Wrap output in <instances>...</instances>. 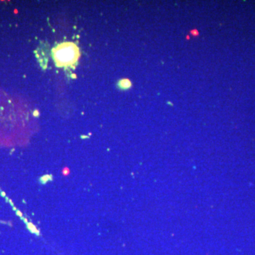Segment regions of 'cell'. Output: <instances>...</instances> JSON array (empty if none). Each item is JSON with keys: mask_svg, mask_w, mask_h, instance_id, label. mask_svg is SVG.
Here are the masks:
<instances>
[{"mask_svg": "<svg viewBox=\"0 0 255 255\" xmlns=\"http://www.w3.org/2000/svg\"><path fill=\"white\" fill-rule=\"evenodd\" d=\"M53 53L58 67H68L74 65L80 56L78 48L72 43L59 45L54 48Z\"/></svg>", "mask_w": 255, "mask_h": 255, "instance_id": "6da1fadb", "label": "cell"}, {"mask_svg": "<svg viewBox=\"0 0 255 255\" xmlns=\"http://www.w3.org/2000/svg\"><path fill=\"white\" fill-rule=\"evenodd\" d=\"M118 87L122 89H129V88L131 87V82H130V80H126V79L121 80L118 82Z\"/></svg>", "mask_w": 255, "mask_h": 255, "instance_id": "7a4b0ae2", "label": "cell"}, {"mask_svg": "<svg viewBox=\"0 0 255 255\" xmlns=\"http://www.w3.org/2000/svg\"><path fill=\"white\" fill-rule=\"evenodd\" d=\"M27 227H28V228L29 229V230H30V231L31 232H33V233H37V235H38V234L40 233L38 230L37 229H36V227L35 225H33L32 223H27Z\"/></svg>", "mask_w": 255, "mask_h": 255, "instance_id": "3957f363", "label": "cell"}, {"mask_svg": "<svg viewBox=\"0 0 255 255\" xmlns=\"http://www.w3.org/2000/svg\"><path fill=\"white\" fill-rule=\"evenodd\" d=\"M70 174V171L68 167L63 168V170H62V175L65 176V177H67V176H68Z\"/></svg>", "mask_w": 255, "mask_h": 255, "instance_id": "277c9868", "label": "cell"}, {"mask_svg": "<svg viewBox=\"0 0 255 255\" xmlns=\"http://www.w3.org/2000/svg\"><path fill=\"white\" fill-rule=\"evenodd\" d=\"M190 32H191V33L192 34V35L194 36H197L199 35V31L196 30V29H194V30H191Z\"/></svg>", "mask_w": 255, "mask_h": 255, "instance_id": "5b68a950", "label": "cell"}]
</instances>
